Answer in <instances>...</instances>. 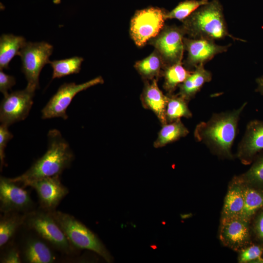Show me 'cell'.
<instances>
[{
    "instance_id": "cell-18",
    "label": "cell",
    "mask_w": 263,
    "mask_h": 263,
    "mask_svg": "<svg viewBox=\"0 0 263 263\" xmlns=\"http://www.w3.org/2000/svg\"><path fill=\"white\" fill-rule=\"evenodd\" d=\"M212 75L206 70L204 64L198 66L189 76L179 85V92L177 94L188 102L192 99L207 82L210 81Z\"/></svg>"
},
{
    "instance_id": "cell-21",
    "label": "cell",
    "mask_w": 263,
    "mask_h": 263,
    "mask_svg": "<svg viewBox=\"0 0 263 263\" xmlns=\"http://www.w3.org/2000/svg\"><path fill=\"white\" fill-rule=\"evenodd\" d=\"M237 180L229 188L225 198L223 217L240 216L244 207V187Z\"/></svg>"
},
{
    "instance_id": "cell-2",
    "label": "cell",
    "mask_w": 263,
    "mask_h": 263,
    "mask_svg": "<svg viewBox=\"0 0 263 263\" xmlns=\"http://www.w3.org/2000/svg\"><path fill=\"white\" fill-rule=\"evenodd\" d=\"M246 104L232 111L214 113L208 121L198 124L194 132L196 140L217 154L231 157L238 122Z\"/></svg>"
},
{
    "instance_id": "cell-23",
    "label": "cell",
    "mask_w": 263,
    "mask_h": 263,
    "mask_svg": "<svg viewBox=\"0 0 263 263\" xmlns=\"http://www.w3.org/2000/svg\"><path fill=\"white\" fill-rule=\"evenodd\" d=\"M192 71L186 69L182 61L166 67L162 76L164 78L163 88L168 94H173L176 88L189 76Z\"/></svg>"
},
{
    "instance_id": "cell-11",
    "label": "cell",
    "mask_w": 263,
    "mask_h": 263,
    "mask_svg": "<svg viewBox=\"0 0 263 263\" xmlns=\"http://www.w3.org/2000/svg\"><path fill=\"white\" fill-rule=\"evenodd\" d=\"M184 42L188 56L183 64L190 71L200 64H204L217 54L226 52L230 46L229 44L219 45L214 40L205 38H184Z\"/></svg>"
},
{
    "instance_id": "cell-12",
    "label": "cell",
    "mask_w": 263,
    "mask_h": 263,
    "mask_svg": "<svg viewBox=\"0 0 263 263\" xmlns=\"http://www.w3.org/2000/svg\"><path fill=\"white\" fill-rule=\"evenodd\" d=\"M9 178H0V210L3 214L26 211L33 206L29 192Z\"/></svg>"
},
{
    "instance_id": "cell-30",
    "label": "cell",
    "mask_w": 263,
    "mask_h": 263,
    "mask_svg": "<svg viewBox=\"0 0 263 263\" xmlns=\"http://www.w3.org/2000/svg\"><path fill=\"white\" fill-rule=\"evenodd\" d=\"M13 137V135L9 131L8 126L1 124L0 126V170L1 171L5 164V149L8 142Z\"/></svg>"
},
{
    "instance_id": "cell-20",
    "label": "cell",
    "mask_w": 263,
    "mask_h": 263,
    "mask_svg": "<svg viewBox=\"0 0 263 263\" xmlns=\"http://www.w3.org/2000/svg\"><path fill=\"white\" fill-rule=\"evenodd\" d=\"M26 41L22 36L2 34L0 38V70L8 69L12 58L18 55Z\"/></svg>"
},
{
    "instance_id": "cell-25",
    "label": "cell",
    "mask_w": 263,
    "mask_h": 263,
    "mask_svg": "<svg viewBox=\"0 0 263 263\" xmlns=\"http://www.w3.org/2000/svg\"><path fill=\"white\" fill-rule=\"evenodd\" d=\"M167 95L168 100L166 112L167 123L180 119L181 117L188 118L192 117L187 100L177 94Z\"/></svg>"
},
{
    "instance_id": "cell-24",
    "label": "cell",
    "mask_w": 263,
    "mask_h": 263,
    "mask_svg": "<svg viewBox=\"0 0 263 263\" xmlns=\"http://www.w3.org/2000/svg\"><path fill=\"white\" fill-rule=\"evenodd\" d=\"M0 220V247H2L13 238L19 227L24 223L26 214L18 212L3 214Z\"/></svg>"
},
{
    "instance_id": "cell-7",
    "label": "cell",
    "mask_w": 263,
    "mask_h": 263,
    "mask_svg": "<svg viewBox=\"0 0 263 263\" xmlns=\"http://www.w3.org/2000/svg\"><path fill=\"white\" fill-rule=\"evenodd\" d=\"M24 223L56 249L67 254L72 253L74 247L49 212H29L26 214Z\"/></svg>"
},
{
    "instance_id": "cell-5",
    "label": "cell",
    "mask_w": 263,
    "mask_h": 263,
    "mask_svg": "<svg viewBox=\"0 0 263 263\" xmlns=\"http://www.w3.org/2000/svg\"><path fill=\"white\" fill-rule=\"evenodd\" d=\"M167 12L157 7H149L137 10L132 16L130 34L135 45L144 46L156 37L165 26Z\"/></svg>"
},
{
    "instance_id": "cell-6",
    "label": "cell",
    "mask_w": 263,
    "mask_h": 263,
    "mask_svg": "<svg viewBox=\"0 0 263 263\" xmlns=\"http://www.w3.org/2000/svg\"><path fill=\"white\" fill-rule=\"evenodd\" d=\"M53 46L45 42H26L18 56L21 61V71L27 81L26 88L35 92L39 88V76L43 67L50 60Z\"/></svg>"
},
{
    "instance_id": "cell-22",
    "label": "cell",
    "mask_w": 263,
    "mask_h": 263,
    "mask_svg": "<svg viewBox=\"0 0 263 263\" xmlns=\"http://www.w3.org/2000/svg\"><path fill=\"white\" fill-rule=\"evenodd\" d=\"M189 131L180 119L162 125L158 136L154 142L155 148H161L185 137Z\"/></svg>"
},
{
    "instance_id": "cell-8",
    "label": "cell",
    "mask_w": 263,
    "mask_h": 263,
    "mask_svg": "<svg viewBox=\"0 0 263 263\" xmlns=\"http://www.w3.org/2000/svg\"><path fill=\"white\" fill-rule=\"evenodd\" d=\"M185 35L181 26L165 25L159 34L149 41L160 55L165 67L182 61Z\"/></svg>"
},
{
    "instance_id": "cell-26",
    "label": "cell",
    "mask_w": 263,
    "mask_h": 263,
    "mask_svg": "<svg viewBox=\"0 0 263 263\" xmlns=\"http://www.w3.org/2000/svg\"><path fill=\"white\" fill-rule=\"evenodd\" d=\"M83 60L82 57L75 56L64 59L50 61L49 64L53 69L52 79L78 73Z\"/></svg>"
},
{
    "instance_id": "cell-28",
    "label": "cell",
    "mask_w": 263,
    "mask_h": 263,
    "mask_svg": "<svg viewBox=\"0 0 263 263\" xmlns=\"http://www.w3.org/2000/svg\"><path fill=\"white\" fill-rule=\"evenodd\" d=\"M208 0H186L180 2L170 12H167L166 19H177L184 20L198 8L207 4Z\"/></svg>"
},
{
    "instance_id": "cell-29",
    "label": "cell",
    "mask_w": 263,
    "mask_h": 263,
    "mask_svg": "<svg viewBox=\"0 0 263 263\" xmlns=\"http://www.w3.org/2000/svg\"><path fill=\"white\" fill-rule=\"evenodd\" d=\"M243 178L250 183L263 185V154L243 175Z\"/></svg>"
},
{
    "instance_id": "cell-10",
    "label": "cell",
    "mask_w": 263,
    "mask_h": 263,
    "mask_svg": "<svg viewBox=\"0 0 263 263\" xmlns=\"http://www.w3.org/2000/svg\"><path fill=\"white\" fill-rule=\"evenodd\" d=\"M35 92L27 88L4 96L0 106V121L8 127L24 120L33 104Z\"/></svg>"
},
{
    "instance_id": "cell-1",
    "label": "cell",
    "mask_w": 263,
    "mask_h": 263,
    "mask_svg": "<svg viewBox=\"0 0 263 263\" xmlns=\"http://www.w3.org/2000/svg\"><path fill=\"white\" fill-rule=\"evenodd\" d=\"M48 141L46 152L24 173L9 178L11 181L25 187L30 183L43 178L59 176L70 166L74 155L60 132L56 129L49 131Z\"/></svg>"
},
{
    "instance_id": "cell-4",
    "label": "cell",
    "mask_w": 263,
    "mask_h": 263,
    "mask_svg": "<svg viewBox=\"0 0 263 263\" xmlns=\"http://www.w3.org/2000/svg\"><path fill=\"white\" fill-rule=\"evenodd\" d=\"M74 248L92 250L108 263L112 257L97 236L73 216L59 211L49 212Z\"/></svg>"
},
{
    "instance_id": "cell-17",
    "label": "cell",
    "mask_w": 263,
    "mask_h": 263,
    "mask_svg": "<svg viewBox=\"0 0 263 263\" xmlns=\"http://www.w3.org/2000/svg\"><path fill=\"white\" fill-rule=\"evenodd\" d=\"M43 239L30 237L26 241L23 247L24 261L29 263H52L56 256Z\"/></svg>"
},
{
    "instance_id": "cell-9",
    "label": "cell",
    "mask_w": 263,
    "mask_h": 263,
    "mask_svg": "<svg viewBox=\"0 0 263 263\" xmlns=\"http://www.w3.org/2000/svg\"><path fill=\"white\" fill-rule=\"evenodd\" d=\"M103 83L104 79L100 76L81 84L64 83L41 110V118L44 119L56 117L67 119L66 110L76 94L90 87Z\"/></svg>"
},
{
    "instance_id": "cell-15",
    "label": "cell",
    "mask_w": 263,
    "mask_h": 263,
    "mask_svg": "<svg viewBox=\"0 0 263 263\" xmlns=\"http://www.w3.org/2000/svg\"><path fill=\"white\" fill-rule=\"evenodd\" d=\"M249 235L247 220L241 216L223 217L220 238L226 245L232 248L241 247Z\"/></svg>"
},
{
    "instance_id": "cell-33",
    "label": "cell",
    "mask_w": 263,
    "mask_h": 263,
    "mask_svg": "<svg viewBox=\"0 0 263 263\" xmlns=\"http://www.w3.org/2000/svg\"><path fill=\"white\" fill-rule=\"evenodd\" d=\"M2 263H20L21 262L20 255L18 249L9 248L0 258Z\"/></svg>"
},
{
    "instance_id": "cell-3",
    "label": "cell",
    "mask_w": 263,
    "mask_h": 263,
    "mask_svg": "<svg viewBox=\"0 0 263 263\" xmlns=\"http://www.w3.org/2000/svg\"><path fill=\"white\" fill-rule=\"evenodd\" d=\"M182 22L185 34L190 38L214 41L227 36L234 40H243L228 33L219 0H212L201 6Z\"/></svg>"
},
{
    "instance_id": "cell-13",
    "label": "cell",
    "mask_w": 263,
    "mask_h": 263,
    "mask_svg": "<svg viewBox=\"0 0 263 263\" xmlns=\"http://www.w3.org/2000/svg\"><path fill=\"white\" fill-rule=\"evenodd\" d=\"M28 186L36 190L41 208L47 212L55 210L69 193L59 176L43 178L30 183Z\"/></svg>"
},
{
    "instance_id": "cell-19",
    "label": "cell",
    "mask_w": 263,
    "mask_h": 263,
    "mask_svg": "<svg viewBox=\"0 0 263 263\" xmlns=\"http://www.w3.org/2000/svg\"><path fill=\"white\" fill-rule=\"evenodd\" d=\"M134 67L144 81L158 80L165 67L160 55L155 49L146 57L136 61Z\"/></svg>"
},
{
    "instance_id": "cell-31",
    "label": "cell",
    "mask_w": 263,
    "mask_h": 263,
    "mask_svg": "<svg viewBox=\"0 0 263 263\" xmlns=\"http://www.w3.org/2000/svg\"><path fill=\"white\" fill-rule=\"evenodd\" d=\"M262 254V249L257 245L250 246L241 253L239 262L246 263L260 258Z\"/></svg>"
},
{
    "instance_id": "cell-32",
    "label": "cell",
    "mask_w": 263,
    "mask_h": 263,
    "mask_svg": "<svg viewBox=\"0 0 263 263\" xmlns=\"http://www.w3.org/2000/svg\"><path fill=\"white\" fill-rule=\"evenodd\" d=\"M16 84V79L12 75L5 74L2 70L0 72V91L4 96L8 94V90Z\"/></svg>"
},
{
    "instance_id": "cell-14",
    "label": "cell",
    "mask_w": 263,
    "mask_h": 263,
    "mask_svg": "<svg viewBox=\"0 0 263 263\" xmlns=\"http://www.w3.org/2000/svg\"><path fill=\"white\" fill-rule=\"evenodd\" d=\"M263 150V121L253 120L247 125L239 142L237 156L245 164L251 161L257 153Z\"/></svg>"
},
{
    "instance_id": "cell-16",
    "label": "cell",
    "mask_w": 263,
    "mask_h": 263,
    "mask_svg": "<svg viewBox=\"0 0 263 263\" xmlns=\"http://www.w3.org/2000/svg\"><path fill=\"white\" fill-rule=\"evenodd\" d=\"M157 80H144V85L140 95L143 107L152 111L162 124L167 123L166 112L168 100L159 88Z\"/></svg>"
},
{
    "instance_id": "cell-35",
    "label": "cell",
    "mask_w": 263,
    "mask_h": 263,
    "mask_svg": "<svg viewBox=\"0 0 263 263\" xmlns=\"http://www.w3.org/2000/svg\"><path fill=\"white\" fill-rule=\"evenodd\" d=\"M256 83L257 84V87L256 92L259 93L263 95V75L256 79Z\"/></svg>"
},
{
    "instance_id": "cell-27",
    "label": "cell",
    "mask_w": 263,
    "mask_h": 263,
    "mask_svg": "<svg viewBox=\"0 0 263 263\" xmlns=\"http://www.w3.org/2000/svg\"><path fill=\"white\" fill-rule=\"evenodd\" d=\"M244 203L241 216L247 221L263 207V193L253 188L244 187Z\"/></svg>"
},
{
    "instance_id": "cell-34",
    "label": "cell",
    "mask_w": 263,
    "mask_h": 263,
    "mask_svg": "<svg viewBox=\"0 0 263 263\" xmlns=\"http://www.w3.org/2000/svg\"><path fill=\"white\" fill-rule=\"evenodd\" d=\"M257 231L259 237L263 239V213L258 219L257 224Z\"/></svg>"
}]
</instances>
